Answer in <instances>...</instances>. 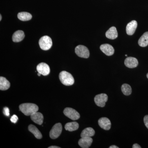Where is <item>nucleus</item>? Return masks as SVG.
<instances>
[{
    "label": "nucleus",
    "instance_id": "6ab92c4d",
    "mask_svg": "<svg viewBox=\"0 0 148 148\" xmlns=\"http://www.w3.org/2000/svg\"><path fill=\"white\" fill-rule=\"evenodd\" d=\"M10 84L5 77H0V90H8L10 87Z\"/></svg>",
    "mask_w": 148,
    "mask_h": 148
},
{
    "label": "nucleus",
    "instance_id": "f03ea898",
    "mask_svg": "<svg viewBox=\"0 0 148 148\" xmlns=\"http://www.w3.org/2000/svg\"><path fill=\"white\" fill-rule=\"evenodd\" d=\"M59 78L61 82L64 85L67 86L72 85L75 82V80L73 75L66 71H63L60 73Z\"/></svg>",
    "mask_w": 148,
    "mask_h": 148
},
{
    "label": "nucleus",
    "instance_id": "b1692460",
    "mask_svg": "<svg viewBox=\"0 0 148 148\" xmlns=\"http://www.w3.org/2000/svg\"><path fill=\"white\" fill-rule=\"evenodd\" d=\"M18 120V117L16 115H13L10 119L11 121L14 123H16Z\"/></svg>",
    "mask_w": 148,
    "mask_h": 148
},
{
    "label": "nucleus",
    "instance_id": "ddd939ff",
    "mask_svg": "<svg viewBox=\"0 0 148 148\" xmlns=\"http://www.w3.org/2000/svg\"><path fill=\"white\" fill-rule=\"evenodd\" d=\"M31 118L34 122L40 125L42 124L43 122V115L42 114L38 112L32 114L31 115Z\"/></svg>",
    "mask_w": 148,
    "mask_h": 148
},
{
    "label": "nucleus",
    "instance_id": "f257e3e1",
    "mask_svg": "<svg viewBox=\"0 0 148 148\" xmlns=\"http://www.w3.org/2000/svg\"><path fill=\"white\" fill-rule=\"evenodd\" d=\"M20 110L26 116H31L38 112V107L34 103H26L21 104L19 106Z\"/></svg>",
    "mask_w": 148,
    "mask_h": 148
},
{
    "label": "nucleus",
    "instance_id": "f3484780",
    "mask_svg": "<svg viewBox=\"0 0 148 148\" xmlns=\"http://www.w3.org/2000/svg\"><path fill=\"white\" fill-rule=\"evenodd\" d=\"M95 130L92 127H87L84 130L81 134V138H91L95 135Z\"/></svg>",
    "mask_w": 148,
    "mask_h": 148
},
{
    "label": "nucleus",
    "instance_id": "a211bd4d",
    "mask_svg": "<svg viewBox=\"0 0 148 148\" xmlns=\"http://www.w3.org/2000/svg\"><path fill=\"white\" fill-rule=\"evenodd\" d=\"M28 129L30 132L34 134L37 139H40L42 138V135L36 127L33 125H30L28 127Z\"/></svg>",
    "mask_w": 148,
    "mask_h": 148
},
{
    "label": "nucleus",
    "instance_id": "bb28decb",
    "mask_svg": "<svg viewBox=\"0 0 148 148\" xmlns=\"http://www.w3.org/2000/svg\"><path fill=\"white\" fill-rule=\"evenodd\" d=\"M132 148H141V147L140 145L138 144H135L132 146Z\"/></svg>",
    "mask_w": 148,
    "mask_h": 148
},
{
    "label": "nucleus",
    "instance_id": "dca6fc26",
    "mask_svg": "<svg viewBox=\"0 0 148 148\" xmlns=\"http://www.w3.org/2000/svg\"><path fill=\"white\" fill-rule=\"evenodd\" d=\"M106 36L110 39L114 40L118 37V32L116 28L114 27H111L106 32Z\"/></svg>",
    "mask_w": 148,
    "mask_h": 148
},
{
    "label": "nucleus",
    "instance_id": "aec40b11",
    "mask_svg": "<svg viewBox=\"0 0 148 148\" xmlns=\"http://www.w3.org/2000/svg\"><path fill=\"white\" fill-rule=\"evenodd\" d=\"M138 44L142 47H145L148 45V32L143 34L138 41Z\"/></svg>",
    "mask_w": 148,
    "mask_h": 148
},
{
    "label": "nucleus",
    "instance_id": "39448f33",
    "mask_svg": "<svg viewBox=\"0 0 148 148\" xmlns=\"http://www.w3.org/2000/svg\"><path fill=\"white\" fill-rule=\"evenodd\" d=\"M62 131V126L61 123L54 125L49 132V136L52 139H56L61 135Z\"/></svg>",
    "mask_w": 148,
    "mask_h": 148
},
{
    "label": "nucleus",
    "instance_id": "2f4dec72",
    "mask_svg": "<svg viewBox=\"0 0 148 148\" xmlns=\"http://www.w3.org/2000/svg\"><path fill=\"white\" fill-rule=\"evenodd\" d=\"M147 77L148 79V73L147 74Z\"/></svg>",
    "mask_w": 148,
    "mask_h": 148
},
{
    "label": "nucleus",
    "instance_id": "7c9ffc66",
    "mask_svg": "<svg viewBox=\"0 0 148 148\" xmlns=\"http://www.w3.org/2000/svg\"><path fill=\"white\" fill-rule=\"evenodd\" d=\"M1 19H2V16H1V15H0V21H1Z\"/></svg>",
    "mask_w": 148,
    "mask_h": 148
},
{
    "label": "nucleus",
    "instance_id": "423d86ee",
    "mask_svg": "<svg viewBox=\"0 0 148 148\" xmlns=\"http://www.w3.org/2000/svg\"><path fill=\"white\" fill-rule=\"evenodd\" d=\"M64 113L66 116L72 120H77L79 119L80 114L75 110L72 108H67L64 109Z\"/></svg>",
    "mask_w": 148,
    "mask_h": 148
},
{
    "label": "nucleus",
    "instance_id": "cd10ccee",
    "mask_svg": "<svg viewBox=\"0 0 148 148\" xmlns=\"http://www.w3.org/2000/svg\"><path fill=\"white\" fill-rule=\"evenodd\" d=\"M48 148H60V147H57V146H52L49 147Z\"/></svg>",
    "mask_w": 148,
    "mask_h": 148
},
{
    "label": "nucleus",
    "instance_id": "393cba45",
    "mask_svg": "<svg viewBox=\"0 0 148 148\" xmlns=\"http://www.w3.org/2000/svg\"><path fill=\"white\" fill-rule=\"evenodd\" d=\"M9 109L8 108L5 107L3 109V113L6 116H8L10 115Z\"/></svg>",
    "mask_w": 148,
    "mask_h": 148
},
{
    "label": "nucleus",
    "instance_id": "2eb2a0df",
    "mask_svg": "<svg viewBox=\"0 0 148 148\" xmlns=\"http://www.w3.org/2000/svg\"><path fill=\"white\" fill-rule=\"evenodd\" d=\"M25 34L24 32L21 30H18L14 33L12 35V39L14 42H18L24 39Z\"/></svg>",
    "mask_w": 148,
    "mask_h": 148
},
{
    "label": "nucleus",
    "instance_id": "4be33fe9",
    "mask_svg": "<svg viewBox=\"0 0 148 148\" xmlns=\"http://www.w3.org/2000/svg\"><path fill=\"white\" fill-rule=\"evenodd\" d=\"M17 17L19 20L22 21H27L31 20L32 16L31 14L27 12H19L17 14Z\"/></svg>",
    "mask_w": 148,
    "mask_h": 148
},
{
    "label": "nucleus",
    "instance_id": "5701e85b",
    "mask_svg": "<svg viewBox=\"0 0 148 148\" xmlns=\"http://www.w3.org/2000/svg\"><path fill=\"white\" fill-rule=\"evenodd\" d=\"M121 90L123 93L125 95H129L132 93V88L128 84H124L122 85Z\"/></svg>",
    "mask_w": 148,
    "mask_h": 148
},
{
    "label": "nucleus",
    "instance_id": "c85d7f7f",
    "mask_svg": "<svg viewBox=\"0 0 148 148\" xmlns=\"http://www.w3.org/2000/svg\"><path fill=\"white\" fill-rule=\"evenodd\" d=\"M109 148H119V147L115 145H112L109 147Z\"/></svg>",
    "mask_w": 148,
    "mask_h": 148
},
{
    "label": "nucleus",
    "instance_id": "7ed1b4c3",
    "mask_svg": "<svg viewBox=\"0 0 148 148\" xmlns=\"http://www.w3.org/2000/svg\"><path fill=\"white\" fill-rule=\"evenodd\" d=\"M39 45L40 48L42 50H49L52 47V40L49 36H44L41 37L39 41Z\"/></svg>",
    "mask_w": 148,
    "mask_h": 148
},
{
    "label": "nucleus",
    "instance_id": "4468645a",
    "mask_svg": "<svg viewBox=\"0 0 148 148\" xmlns=\"http://www.w3.org/2000/svg\"><path fill=\"white\" fill-rule=\"evenodd\" d=\"M92 139L91 138H81L78 142L79 145L82 148H88L92 144Z\"/></svg>",
    "mask_w": 148,
    "mask_h": 148
},
{
    "label": "nucleus",
    "instance_id": "a878e982",
    "mask_svg": "<svg viewBox=\"0 0 148 148\" xmlns=\"http://www.w3.org/2000/svg\"><path fill=\"white\" fill-rule=\"evenodd\" d=\"M144 123L146 127L148 129V115H146L144 118Z\"/></svg>",
    "mask_w": 148,
    "mask_h": 148
},
{
    "label": "nucleus",
    "instance_id": "6e6552de",
    "mask_svg": "<svg viewBox=\"0 0 148 148\" xmlns=\"http://www.w3.org/2000/svg\"><path fill=\"white\" fill-rule=\"evenodd\" d=\"M38 73L43 76L48 75L50 72V68L47 64L45 63H40L37 66Z\"/></svg>",
    "mask_w": 148,
    "mask_h": 148
},
{
    "label": "nucleus",
    "instance_id": "473e14b6",
    "mask_svg": "<svg viewBox=\"0 0 148 148\" xmlns=\"http://www.w3.org/2000/svg\"><path fill=\"white\" fill-rule=\"evenodd\" d=\"M125 56H127V55H126H126H125Z\"/></svg>",
    "mask_w": 148,
    "mask_h": 148
},
{
    "label": "nucleus",
    "instance_id": "9b49d317",
    "mask_svg": "<svg viewBox=\"0 0 148 148\" xmlns=\"http://www.w3.org/2000/svg\"><path fill=\"white\" fill-rule=\"evenodd\" d=\"M100 49L106 55H112L114 52V49L112 45L108 44L102 45L100 47Z\"/></svg>",
    "mask_w": 148,
    "mask_h": 148
},
{
    "label": "nucleus",
    "instance_id": "f8f14e48",
    "mask_svg": "<svg viewBox=\"0 0 148 148\" xmlns=\"http://www.w3.org/2000/svg\"><path fill=\"white\" fill-rule=\"evenodd\" d=\"M125 65L130 69L136 68L138 66V61L137 58L134 57H127L125 60Z\"/></svg>",
    "mask_w": 148,
    "mask_h": 148
},
{
    "label": "nucleus",
    "instance_id": "412c9836",
    "mask_svg": "<svg viewBox=\"0 0 148 148\" xmlns=\"http://www.w3.org/2000/svg\"><path fill=\"white\" fill-rule=\"evenodd\" d=\"M79 125L76 122L68 123L65 126V129L69 131H75L78 129Z\"/></svg>",
    "mask_w": 148,
    "mask_h": 148
},
{
    "label": "nucleus",
    "instance_id": "9d476101",
    "mask_svg": "<svg viewBox=\"0 0 148 148\" xmlns=\"http://www.w3.org/2000/svg\"><path fill=\"white\" fill-rule=\"evenodd\" d=\"M138 27V23L135 20L130 21L126 26V31L127 35L131 36L135 33Z\"/></svg>",
    "mask_w": 148,
    "mask_h": 148
},
{
    "label": "nucleus",
    "instance_id": "1a4fd4ad",
    "mask_svg": "<svg viewBox=\"0 0 148 148\" xmlns=\"http://www.w3.org/2000/svg\"><path fill=\"white\" fill-rule=\"evenodd\" d=\"M98 124L101 128L105 130H108L110 129L111 126L110 121L108 118H101L98 120Z\"/></svg>",
    "mask_w": 148,
    "mask_h": 148
},
{
    "label": "nucleus",
    "instance_id": "c756f323",
    "mask_svg": "<svg viewBox=\"0 0 148 148\" xmlns=\"http://www.w3.org/2000/svg\"><path fill=\"white\" fill-rule=\"evenodd\" d=\"M41 75V74H40V73H38V76H40Z\"/></svg>",
    "mask_w": 148,
    "mask_h": 148
},
{
    "label": "nucleus",
    "instance_id": "20e7f679",
    "mask_svg": "<svg viewBox=\"0 0 148 148\" xmlns=\"http://www.w3.org/2000/svg\"><path fill=\"white\" fill-rule=\"evenodd\" d=\"M75 52L78 56L81 58H88L90 55L88 49L83 45H79L77 46L75 49Z\"/></svg>",
    "mask_w": 148,
    "mask_h": 148
},
{
    "label": "nucleus",
    "instance_id": "0eeeda50",
    "mask_svg": "<svg viewBox=\"0 0 148 148\" xmlns=\"http://www.w3.org/2000/svg\"><path fill=\"white\" fill-rule=\"evenodd\" d=\"M108 100V96L105 93H101L95 96L94 101L95 104L98 107L103 108L106 105Z\"/></svg>",
    "mask_w": 148,
    "mask_h": 148
}]
</instances>
